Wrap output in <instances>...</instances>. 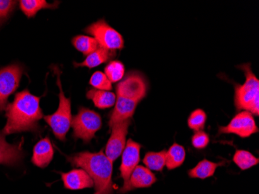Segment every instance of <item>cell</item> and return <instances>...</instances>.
I'll return each instance as SVG.
<instances>
[{"mask_svg": "<svg viewBox=\"0 0 259 194\" xmlns=\"http://www.w3.org/2000/svg\"><path fill=\"white\" fill-rule=\"evenodd\" d=\"M23 157L21 143L9 144L6 141L4 135L0 134V165L14 166L18 164Z\"/></svg>", "mask_w": 259, "mask_h": 194, "instance_id": "obj_14", "label": "cell"}, {"mask_svg": "<svg viewBox=\"0 0 259 194\" xmlns=\"http://www.w3.org/2000/svg\"><path fill=\"white\" fill-rule=\"evenodd\" d=\"M166 150L158 152H148L144 158L143 163L148 169L153 171H162L166 165Z\"/></svg>", "mask_w": 259, "mask_h": 194, "instance_id": "obj_23", "label": "cell"}, {"mask_svg": "<svg viewBox=\"0 0 259 194\" xmlns=\"http://www.w3.org/2000/svg\"><path fill=\"white\" fill-rule=\"evenodd\" d=\"M57 83L60 90L59 106L55 113L49 116H44V119L52 128L55 136L60 141H65L67 133L72 127L71 100L69 98H66L64 94L59 75L57 77Z\"/></svg>", "mask_w": 259, "mask_h": 194, "instance_id": "obj_4", "label": "cell"}, {"mask_svg": "<svg viewBox=\"0 0 259 194\" xmlns=\"http://www.w3.org/2000/svg\"><path fill=\"white\" fill-rule=\"evenodd\" d=\"M124 65L120 61H112L105 67V75L111 83H118L124 75Z\"/></svg>", "mask_w": 259, "mask_h": 194, "instance_id": "obj_25", "label": "cell"}, {"mask_svg": "<svg viewBox=\"0 0 259 194\" xmlns=\"http://www.w3.org/2000/svg\"><path fill=\"white\" fill-rule=\"evenodd\" d=\"M132 124L131 119L115 124L112 127V133L109 138L107 146L105 148L106 156L111 162H114L120 157L126 146V138L127 135L128 128Z\"/></svg>", "mask_w": 259, "mask_h": 194, "instance_id": "obj_10", "label": "cell"}, {"mask_svg": "<svg viewBox=\"0 0 259 194\" xmlns=\"http://www.w3.org/2000/svg\"><path fill=\"white\" fill-rule=\"evenodd\" d=\"M116 89L117 96L139 103L146 96L148 84L143 75L132 72L117 84Z\"/></svg>", "mask_w": 259, "mask_h": 194, "instance_id": "obj_7", "label": "cell"}, {"mask_svg": "<svg viewBox=\"0 0 259 194\" xmlns=\"http://www.w3.org/2000/svg\"><path fill=\"white\" fill-rule=\"evenodd\" d=\"M185 160H186V150L184 147L177 143H174L167 151L165 166L169 170H172L181 166L184 163Z\"/></svg>", "mask_w": 259, "mask_h": 194, "instance_id": "obj_21", "label": "cell"}, {"mask_svg": "<svg viewBox=\"0 0 259 194\" xmlns=\"http://www.w3.org/2000/svg\"><path fill=\"white\" fill-rule=\"evenodd\" d=\"M54 149L52 142L49 138L40 140L33 148L31 162L34 166L45 168L50 164L53 160Z\"/></svg>", "mask_w": 259, "mask_h": 194, "instance_id": "obj_15", "label": "cell"}, {"mask_svg": "<svg viewBox=\"0 0 259 194\" xmlns=\"http://www.w3.org/2000/svg\"><path fill=\"white\" fill-rule=\"evenodd\" d=\"M23 71L18 65H9L0 69V103L4 108L9 96L18 88Z\"/></svg>", "mask_w": 259, "mask_h": 194, "instance_id": "obj_11", "label": "cell"}, {"mask_svg": "<svg viewBox=\"0 0 259 194\" xmlns=\"http://www.w3.org/2000/svg\"><path fill=\"white\" fill-rule=\"evenodd\" d=\"M141 148V144L132 139L128 140L126 142L122 153V161L120 167V177L123 179V185L120 189V193L128 192L130 178L140 162Z\"/></svg>", "mask_w": 259, "mask_h": 194, "instance_id": "obj_8", "label": "cell"}, {"mask_svg": "<svg viewBox=\"0 0 259 194\" xmlns=\"http://www.w3.org/2000/svg\"><path fill=\"white\" fill-rule=\"evenodd\" d=\"M138 104V102L135 100L117 96L114 109L110 115V121H109V126L110 129L115 124L121 122L125 120L132 119Z\"/></svg>", "mask_w": 259, "mask_h": 194, "instance_id": "obj_12", "label": "cell"}, {"mask_svg": "<svg viewBox=\"0 0 259 194\" xmlns=\"http://www.w3.org/2000/svg\"><path fill=\"white\" fill-rule=\"evenodd\" d=\"M72 42L77 50L85 56H88L100 48L98 42L94 37L85 35H78L76 37H73Z\"/></svg>", "mask_w": 259, "mask_h": 194, "instance_id": "obj_22", "label": "cell"}, {"mask_svg": "<svg viewBox=\"0 0 259 194\" xmlns=\"http://www.w3.org/2000/svg\"><path fill=\"white\" fill-rule=\"evenodd\" d=\"M20 7L23 14L28 18L34 17L37 12L42 9H56L59 2H55L49 4L45 0H21L20 1Z\"/></svg>", "mask_w": 259, "mask_h": 194, "instance_id": "obj_20", "label": "cell"}, {"mask_svg": "<svg viewBox=\"0 0 259 194\" xmlns=\"http://www.w3.org/2000/svg\"><path fill=\"white\" fill-rule=\"evenodd\" d=\"M4 106H3V105L1 104V103H0V110H3L4 109Z\"/></svg>", "mask_w": 259, "mask_h": 194, "instance_id": "obj_30", "label": "cell"}, {"mask_svg": "<svg viewBox=\"0 0 259 194\" xmlns=\"http://www.w3.org/2000/svg\"><path fill=\"white\" fill-rule=\"evenodd\" d=\"M156 181V177L149 169L143 166H138L130 178L128 191L140 188L150 187Z\"/></svg>", "mask_w": 259, "mask_h": 194, "instance_id": "obj_16", "label": "cell"}, {"mask_svg": "<svg viewBox=\"0 0 259 194\" xmlns=\"http://www.w3.org/2000/svg\"><path fill=\"white\" fill-rule=\"evenodd\" d=\"M90 84L96 90L110 91L113 89L112 83L102 71H96L90 80Z\"/></svg>", "mask_w": 259, "mask_h": 194, "instance_id": "obj_27", "label": "cell"}, {"mask_svg": "<svg viewBox=\"0 0 259 194\" xmlns=\"http://www.w3.org/2000/svg\"><path fill=\"white\" fill-rule=\"evenodd\" d=\"M233 161L241 170L250 169L259 163L257 158L245 150H237L233 157Z\"/></svg>", "mask_w": 259, "mask_h": 194, "instance_id": "obj_24", "label": "cell"}, {"mask_svg": "<svg viewBox=\"0 0 259 194\" xmlns=\"http://www.w3.org/2000/svg\"><path fill=\"white\" fill-rule=\"evenodd\" d=\"M209 143V135L204 131H196L192 137V144L196 149H203L206 148Z\"/></svg>", "mask_w": 259, "mask_h": 194, "instance_id": "obj_28", "label": "cell"}, {"mask_svg": "<svg viewBox=\"0 0 259 194\" xmlns=\"http://www.w3.org/2000/svg\"><path fill=\"white\" fill-rule=\"evenodd\" d=\"M7 118L3 135L37 131L38 121L44 118L40 98L27 90L20 92L16 95L14 102L7 106Z\"/></svg>", "mask_w": 259, "mask_h": 194, "instance_id": "obj_1", "label": "cell"}, {"mask_svg": "<svg viewBox=\"0 0 259 194\" xmlns=\"http://www.w3.org/2000/svg\"><path fill=\"white\" fill-rule=\"evenodd\" d=\"M206 121V113L201 109H197L192 112L188 118V126L195 131L204 129Z\"/></svg>", "mask_w": 259, "mask_h": 194, "instance_id": "obj_26", "label": "cell"}, {"mask_svg": "<svg viewBox=\"0 0 259 194\" xmlns=\"http://www.w3.org/2000/svg\"><path fill=\"white\" fill-rule=\"evenodd\" d=\"M68 161L72 166L80 167L88 173L94 183V194H113V162L109 160L103 151L97 153H77L68 157Z\"/></svg>", "mask_w": 259, "mask_h": 194, "instance_id": "obj_2", "label": "cell"}, {"mask_svg": "<svg viewBox=\"0 0 259 194\" xmlns=\"http://www.w3.org/2000/svg\"><path fill=\"white\" fill-rule=\"evenodd\" d=\"M64 186L72 190L87 189L94 186L93 179L82 169H72L68 173H62Z\"/></svg>", "mask_w": 259, "mask_h": 194, "instance_id": "obj_13", "label": "cell"}, {"mask_svg": "<svg viewBox=\"0 0 259 194\" xmlns=\"http://www.w3.org/2000/svg\"><path fill=\"white\" fill-rule=\"evenodd\" d=\"M87 97L93 100V103L100 109H107L111 107L116 103V95L111 92L104 90H89L87 93Z\"/></svg>", "mask_w": 259, "mask_h": 194, "instance_id": "obj_18", "label": "cell"}, {"mask_svg": "<svg viewBox=\"0 0 259 194\" xmlns=\"http://www.w3.org/2000/svg\"><path fill=\"white\" fill-rule=\"evenodd\" d=\"M85 31L93 35L101 48L107 50H121L124 47L122 35L110 27L104 20H100L87 27Z\"/></svg>", "mask_w": 259, "mask_h": 194, "instance_id": "obj_6", "label": "cell"}, {"mask_svg": "<svg viewBox=\"0 0 259 194\" xmlns=\"http://www.w3.org/2000/svg\"><path fill=\"white\" fill-rule=\"evenodd\" d=\"M116 56V51L107 50L106 48H100L95 52L87 57L81 63L75 62V67H88L90 68H95L105 62H108Z\"/></svg>", "mask_w": 259, "mask_h": 194, "instance_id": "obj_17", "label": "cell"}, {"mask_svg": "<svg viewBox=\"0 0 259 194\" xmlns=\"http://www.w3.org/2000/svg\"><path fill=\"white\" fill-rule=\"evenodd\" d=\"M17 3L11 0H0V25L14 10Z\"/></svg>", "mask_w": 259, "mask_h": 194, "instance_id": "obj_29", "label": "cell"}, {"mask_svg": "<svg viewBox=\"0 0 259 194\" xmlns=\"http://www.w3.org/2000/svg\"><path fill=\"white\" fill-rule=\"evenodd\" d=\"M224 163H216L209 160H203L198 163L197 166L193 169H190L188 174L191 178L204 179L211 177L214 175L216 169L219 166H223Z\"/></svg>", "mask_w": 259, "mask_h": 194, "instance_id": "obj_19", "label": "cell"}, {"mask_svg": "<svg viewBox=\"0 0 259 194\" xmlns=\"http://www.w3.org/2000/svg\"><path fill=\"white\" fill-rule=\"evenodd\" d=\"M258 131L254 117L250 112L242 111L234 117L227 126L220 127L218 130L221 134H234L241 138L251 136Z\"/></svg>", "mask_w": 259, "mask_h": 194, "instance_id": "obj_9", "label": "cell"}, {"mask_svg": "<svg viewBox=\"0 0 259 194\" xmlns=\"http://www.w3.org/2000/svg\"><path fill=\"white\" fill-rule=\"evenodd\" d=\"M244 71L246 80L244 84H235L234 104L237 110L250 112L251 114H259V80L253 73L250 64L240 65Z\"/></svg>", "mask_w": 259, "mask_h": 194, "instance_id": "obj_3", "label": "cell"}, {"mask_svg": "<svg viewBox=\"0 0 259 194\" xmlns=\"http://www.w3.org/2000/svg\"><path fill=\"white\" fill-rule=\"evenodd\" d=\"M72 127L74 138H80L84 142L89 143L101 128V116L88 108H80L78 114L72 118Z\"/></svg>", "mask_w": 259, "mask_h": 194, "instance_id": "obj_5", "label": "cell"}]
</instances>
